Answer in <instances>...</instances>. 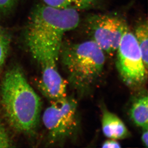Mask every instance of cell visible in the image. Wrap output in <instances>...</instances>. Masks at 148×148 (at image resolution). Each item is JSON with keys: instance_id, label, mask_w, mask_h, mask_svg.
<instances>
[{"instance_id": "3", "label": "cell", "mask_w": 148, "mask_h": 148, "mask_svg": "<svg viewBox=\"0 0 148 148\" xmlns=\"http://www.w3.org/2000/svg\"><path fill=\"white\" fill-rule=\"evenodd\" d=\"M59 58L69 83L80 95L91 91L102 75L106 62L105 52L92 40L63 42Z\"/></svg>"}, {"instance_id": "1", "label": "cell", "mask_w": 148, "mask_h": 148, "mask_svg": "<svg viewBox=\"0 0 148 148\" xmlns=\"http://www.w3.org/2000/svg\"><path fill=\"white\" fill-rule=\"evenodd\" d=\"M80 21L76 10L55 8L44 3L35 7L25 28V38L38 64L58 62L64 36L75 29Z\"/></svg>"}, {"instance_id": "2", "label": "cell", "mask_w": 148, "mask_h": 148, "mask_svg": "<svg viewBox=\"0 0 148 148\" xmlns=\"http://www.w3.org/2000/svg\"><path fill=\"white\" fill-rule=\"evenodd\" d=\"M1 103L10 124L18 132H33L39 122L40 98L17 67L6 72L1 88Z\"/></svg>"}, {"instance_id": "8", "label": "cell", "mask_w": 148, "mask_h": 148, "mask_svg": "<svg viewBox=\"0 0 148 148\" xmlns=\"http://www.w3.org/2000/svg\"><path fill=\"white\" fill-rule=\"evenodd\" d=\"M148 98L147 95L137 99L130 109V117L137 126L148 127Z\"/></svg>"}, {"instance_id": "14", "label": "cell", "mask_w": 148, "mask_h": 148, "mask_svg": "<svg viewBox=\"0 0 148 148\" xmlns=\"http://www.w3.org/2000/svg\"><path fill=\"white\" fill-rule=\"evenodd\" d=\"M105 141L103 143L102 147L103 148H119L121 147L120 144L116 140L110 139Z\"/></svg>"}, {"instance_id": "13", "label": "cell", "mask_w": 148, "mask_h": 148, "mask_svg": "<svg viewBox=\"0 0 148 148\" xmlns=\"http://www.w3.org/2000/svg\"><path fill=\"white\" fill-rule=\"evenodd\" d=\"M17 0H0V13H5L14 6Z\"/></svg>"}, {"instance_id": "15", "label": "cell", "mask_w": 148, "mask_h": 148, "mask_svg": "<svg viewBox=\"0 0 148 148\" xmlns=\"http://www.w3.org/2000/svg\"><path fill=\"white\" fill-rule=\"evenodd\" d=\"M143 134L141 135V140L143 144L146 148L148 147V127L143 128Z\"/></svg>"}, {"instance_id": "7", "label": "cell", "mask_w": 148, "mask_h": 148, "mask_svg": "<svg viewBox=\"0 0 148 148\" xmlns=\"http://www.w3.org/2000/svg\"><path fill=\"white\" fill-rule=\"evenodd\" d=\"M102 131L110 139L118 140L129 137L130 132L121 119L107 109H103L102 116Z\"/></svg>"}, {"instance_id": "9", "label": "cell", "mask_w": 148, "mask_h": 148, "mask_svg": "<svg viewBox=\"0 0 148 148\" xmlns=\"http://www.w3.org/2000/svg\"><path fill=\"white\" fill-rule=\"evenodd\" d=\"M44 4L55 8L85 10L94 7L99 0H42Z\"/></svg>"}, {"instance_id": "11", "label": "cell", "mask_w": 148, "mask_h": 148, "mask_svg": "<svg viewBox=\"0 0 148 148\" xmlns=\"http://www.w3.org/2000/svg\"><path fill=\"white\" fill-rule=\"evenodd\" d=\"M11 36L8 31L0 27V68L4 64L8 54Z\"/></svg>"}, {"instance_id": "6", "label": "cell", "mask_w": 148, "mask_h": 148, "mask_svg": "<svg viewBox=\"0 0 148 148\" xmlns=\"http://www.w3.org/2000/svg\"><path fill=\"white\" fill-rule=\"evenodd\" d=\"M127 27L125 20L116 14H95L86 22V29L92 40L108 54L116 51Z\"/></svg>"}, {"instance_id": "4", "label": "cell", "mask_w": 148, "mask_h": 148, "mask_svg": "<svg viewBox=\"0 0 148 148\" xmlns=\"http://www.w3.org/2000/svg\"><path fill=\"white\" fill-rule=\"evenodd\" d=\"M116 67L124 82L130 86H138L145 82L148 70L134 33L129 27L123 34L117 50Z\"/></svg>"}, {"instance_id": "12", "label": "cell", "mask_w": 148, "mask_h": 148, "mask_svg": "<svg viewBox=\"0 0 148 148\" xmlns=\"http://www.w3.org/2000/svg\"><path fill=\"white\" fill-rule=\"evenodd\" d=\"M11 142L4 126L0 121V148L11 147Z\"/></svg>"}, {"instance_id": "5", "label": "cell", "mask_w": 148, "mask_h": 148, "mask_svg": "<svg viewBox=\"0 0 148 148\" xmlns=\"http://www.w3.org/2000/svg\"><path fill=\"white\" fill-rule=\"evenodd\" d=\"M77 103L67 96L51 102L42 116L44 125L52 141L58 142L70 137L77 126Z\"/></svg>"}, {"instance_id": "10", "label": "cell", "mask_w": 148, "mask_h": 148, "mask_svg": "<svg viewBox=\"0 0 148 148\" xmlns=\"http://www.w3.org/2000/svg\"><path fill=\"white\" fill-rule=\"evenodd\" d=\"M133 33L141 52L144 65L148 70V25L147 20L139 23L136 27Z\"/></svg>"}]
</instances>
